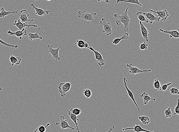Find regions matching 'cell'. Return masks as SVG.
Returning a JSON list of instances; mask_svg holds the SVG:
<instances>
[{
  "label": "cell",
  "mask_w": 179,
  "mask_h": 132,
  "mask_svg": "<svg viewBox=\"0 0 179 132\" xmlns=\"http://www.w3.org/2000/svg\"><path fill=\"white\" fill-rule=\"evenodd\" d=\"M128 8L127 7L124 12H122L120 15L117 14H114V16L115 18L117 19L116 23L117 25L120 26L121 24H123L124 25L123 31L125 33H126L128 31L130 23L131 21V20L130 19V16L128 15Z\"/></svg>",
  "instance_id": "obj_1"
},
{
  "label": "cell",
  "mask_w": 179,
  "mask_h": 132,
  "mask_svg": "<svg viewBox=\"0 0 179 132\" xmlns=\"http://www.w3.org/2000/svg\"><path fill=\"white\" fill-rule=\"evenodd\" d=\"M96 13H90L86 11L78 12V17L83 20L85 22H91L95 24H99L96 20L95 19L94 16H96Z\"/></svg>",
  "instance_id": "obj_2"
},
{
  "label": "cell",
  "mask_w": 179,
  "mask_h": 132,
  "mask_svg": "<svg viewBox=\"0 0 179 132\" xmlns=\"http://www.w3.org/2000/svg\"><path fill=\"white\" fill-rule=\"evenodd\" d=\"M71 88V83L70 82H60L59 84L58 89L61 97H65L67 93L69 91Z\"/></svg>",
  "instance_id": "obj_3"
},
{
  "label": "cell",
  "mask_w": 179,
  "mask_h": 132,
  "mask_svg": "<svg viewBox=\"0 0 179 132\" xmlns=\"http://www.w3.org/2000/svg\"><path fill=\"white\" fill-rule=\"evenodd\" d=\"M99 24H101L104 27L103 33H106L107 36H109L112 34L113 32L112 25L111 23L107 22L105 18H102Z\"/></svg>",
  "instance_id": "obj_4"
},
{
  "label": "cell",
  "mask_w": 179,
  "mask_h": 132,
  "mask_svg": "<svg viewBox=\"0 0 179 132\" xmlns=\"http://www.w3.org/2000/svg\"><path fill=\"white\" fill-rule=\"evenodd\" d=\"M126 67L129 69V73L131 74L132 76L141 73H150L152 71L151 69L141 70L137 67H133L132 63H128L126 64Z\"/></svg>",
  "instance_id": "obj_5"
},
{
  "label": "cell",
  "mask_w": 179,
  "mask_h": 132,
  "mask_svg": "<svg viewBox=\"0 0 179 132\" xmlns=\"http://www.w3.org/2000/svg\"><path fill=\"white\" fill-rule=\"evenodd\" d=\"M56 125L59 126L61 128V132H62L64 129H70L71 131L75 130V128L71 127L69 125L67 120L65 119V118L64 116H60V121L59 122H57L55 123Z\"/></svg>",
  "instance_id": "obj_6"
},
{
  "label": "cell",
  "mask_w": 179,
  "mask_h": 132,
  "mask_svg": "<svg viewBox=\"0 0 179 132\" xmlns=\"http://www.w3.org/2000/svg\"><path fill=\"white\" fill-rule=\"evenodd\" d=\"M61 47V46H60L57 48L54 49L51 44H49L47 46L49 52L50 53L55 61H60L61 60V59L60 58L59 55V51Z\"/></svg>",
  "instance_id": "obj_7"
},
{
  "label": "cell",
  "mask_w": 179,
  "mask_h": 132,
  "mask_svg": "<svg viewBox=\"0 0 179 132\" xmlns=\"http://www.w3.org/2000/svg\"><path fill=\"white\" fill-rule=\"evenodd\" d=\"M87 49H89L91 51L94 53L95 57L96 59L97 62H98V65L100 66H103L105 65V60L103 59L102 56L100 52H99L97 50H95L93 48L90 46H89Z\"/></svg>",
  "instance_id": "obj_8"
},
{
  "label": "cell",
  "mask_w": 179,
  "mask_h": 132,
  "mask_svg": "<svg viewBox=\"0 0 179 132\" xmlns=\"http://www.w3.org/2000/svg\"><path fill=\"white\" fill-rule=\"evenodd\" d=\"M149 12H150L154 13L157 14V17L159 18L160 20L161 21H165L168 16H169L168 11L166 10H164L161 11V10H157V11L149 9Z\"/></svg>",
  "instance_id": "obj_9"
},
{
  "label": "cell",
  "mask_w": 179,
  "mask_h": 132,
  "mask_svg": "<svg viewBox=\"0 0 179 132\" xmlns=\"http://www.w3.org/2000/svg\"><path fill=\"white\" fill-rule=\"evenodd\" d=\"M19 16V19L21 22L23 23H27L28 22H33L34 20L33 19H30L28 18L29 16V14L28 12L26 10H21L20 12L18 14Z\"/></svg>",
  "instance_id": "obj_10"
},
{
  "label": "cell",
  "mask_w": 179,
  "mask_h": 132,
  "mask_svg": "<svg viewBox=\"0 0 179 132\" xmlns=\"http://www.w3.org/2000/svg\"><path fill=\"white\" fill-rule=\"evenodd\" d=\"M7 33L10 36H15L20 39H22V37L27 36V31L25 28H24L22 30L17 31L15 32L11 31L9 29L7 32Z\"/></svg>",
  "instance_id": "obj_11"
},
{
  "label": "cell",
  "mask_w": 179,
  "mask_h": 132,
  "mask_svg": "<svg viewBox=\"0 0 179 132\" xmlns=\"http://www.w3.org/2000/svg\"><path fill=\"white\" fill-rule=\"evenodd\" d=\"M14 25L19 30L21 31L24 28H25L26 27L29 28L31 27H37L38 25L37 24H27V23H23L19 19L17 20H15L13 23Z\"/></svg>",
  "instance_id": "obj_12"
},
{
  "label": "cell",
  "mask_w": 179,
  "mask_h": 132,
  "mask_svg": "<svg viewBox=\"0 0 179 132\" xmlns=\"http://www.w3.org/2000/svg\"><path fill=\"white\" fill-rule=\"evenodd\" d=\"M123 83H124V88H125L127 92L128 95L130 97V98L131 99V100H132V101H133V103H135V105H136V107H137L138 110L139 111H140L139 108V107L138 105H137V103H136V101H135L133 93H132V92L131 91V90H130V89H129L128 88L127 86L128 80H127L126 78H123Z\"/></svg>",
  "instance_id": "obj_13"
},
{
  "label": "cell",
  "mask_w": 179,
  "mask_h": 132,
  "mask_svg": "<svg viewBox=\"0 0 179 132\" xmlns=\"http://www.w3.org/2000/svg\"><path fill=\"white\" fill-rule=\"evenodd\" d=\"M131 129H133L134 132H155L153 131H149V130L143 129L139 125V124L138 123H136V124L134 125L133 127H128V128H123L122 131H124L126 130H131Z\"/></svg>",
  "instance_id": "obj_14"
},
{
  "label": "cell",
  "mask_w": 179,
  "mask_h": 132,
  "mask_svg": "<svg viewBox=\"0 0 179 132\" xmlns=\"http://www.w3.org/2000/svg\"><path fill=\"white\" fill-rule=\"evenodd\" d=\"M160 31L162 33H165L168 34L169 35V37L170 38H179V33L177 30H169V28L167 30H164L163 28H161Z\"/></svg>",
  "instance_id": "obj_15"
},
{
  "label": "cell",
  "mask_w": 179,
  "mask_h": 132,
  "mask_svg": "<svg viewBox=\"0 0 179 132\" xmlns=\"http://www.w3.org/2000/svg\"><path fill=\"white\" fill-rule=\"evenodd\" d=\"M139 24L140 26L141 33L143 38L144 40H145L147 42H148L149 35V31L146 28L145 26L142 23V22H141V21H140Z\"/></svg>",
  "instance_id": "obj_16"
},
{
  "label": "cell",
  "mask_w": 179,
  "mask_h": 132,
  "mask_svg": "<svg viewBox=\"0 0 179 132\" xmlns=\"http://www.w3.org/2000/svg\"><path fill=\"white\" fill-rule=\"evenodd\" d=\"M31 5L33 9L35 10L36 15H38L39 16H42L44 15H48L49 13V10H43L40 8H38L33 3H31Z\"/></svg>",
  "instance_id": "obj_17"
},
{
  "label": "cell",
  "mask_w": 179,
  "mask_h": 132,
  "mask_svg": "<svg viewBox=\"0 0 179 132\" xmlns=\"http://www.w3.org/2000/svg\"><path fill=\"white\" fill-rule=\"evenodd\" d=\"M143 13L144 16H146L147 18H148L150 24H152L153 22H159L160 20L159 18L157 17V16H155L153 14H152L151 12Z\"/></svg>",
  "instance_id": "obj_18"
},
{
  "label": "cell",
  "mask_w": 179,
  "mask_h": 132,
  "mask_svg": "<svg viewBox=\"0 0 179 132\" xmlns=\"http://www.w3.org/2000/svg\"><path fill=\"white\" fill-rule=\"evenodd\" d=\"M141 97L142 98V99L143 100V103L146 105H147L149 104V101L153 100L154 101H156V99L155 98H152L150 97L148 93L146 92H144L141 95Z\"/></svg>",
  "instance_id": "obj_19"
},
{
  "label": "cell",
  "mask_w": 179,
  "mask_h": 132,
  "mask_svg": "<svg viewBox=\"0 0 179 132\" xmlns=\"http://www.w3.org/2000/svg\"><path fill=\"white\" fill-rule=\"evenodd\" d=\"M68 114L69 116H70V118L73 121L74 125L76 127L77 129V130L78 132H80V129H79V126H78L79 123L77 122V121H79V120L77 118V116L71 113L70 111H69L68 112Z\"/></svg>",
  "instance_id": "obj_20"
},
{
  "label": "cell",
  "mask_w": 179,
  "mask_h": 132,
  "mask_svg": "<svg viewBox=\"0 0 179 132\" xmlns=\"http://www.w3.org/2000/svg\"><path fill=\"white\" fill-rule=\"evenodd\" d=\"M9 59H10V62H11L12 66H14L15 65H18L20 64L21 62H22V59L20 58L14 56L12 53L11 54V55H10Z\"/></svg>",
  "instance_id": "obj_21"
},
{
  "label": "cell",
  "mask_w": 179,
  "mask_h": 132,
  "mask_svg": "<svg viewBox=\"0 0 179 132\" xmlns=\"http://www.w3.org/2000/svg\"><path fill=\"white\" fill-rule=\"evenodd\" d=\"M11 14H15L18 15V11L16 10L15 11H7L5 10L4 8L2 7L1 9V12H0V18H3L5 16H8Z\"/></svg>",
  "instance_id": "obj_22"
},
{
  "label": "cell",
  "mask_w": 179,
  "mask_h": 132,
  "mask_svg": "<svg viewBox=\"0 0 179 132\" xmlns=\"http://www.w3.org/2000/svg\"><path fill=\"white\" fill-rule=\"evenodd\" d=\"M40 29H41V27H39L37 31L35 33H29L28 34V36H29V39H30L31 41H32L33 39H42L43 38H42V36H40V35L38 34V32L40 30Z\"/></svg>",
  "instance_id": "obj_23"
},
{
  "label": "cell",
  "mask_w": 179,
  "mask_h": 132,
  "mask_svg": "<svg viewBox=\"0 0 179 132\" xmlns=\"http://www.w3.org/2000/svg\"><path fill=\"white\" fill-rule=\"evenodd\" d=\"M128 37L129 34L128 33H125L122 37H120V38H115V39H114L113 41H112V44L114 45L118 44L122 40H128Z\"/></svg>",
  "instance_id": "obj_24"
},
{
  "label": "cell",
  "mask_w": 179,
  "mask_h": 132,
  "mask_svg": "<svg viewBox=\"0 0 179 132\" xmlns=\"http://www.w3.org/2000/svg\"><path fill=\"white\" fill-rule=\"evenodd\" d=\"M127 2L132 4H135L138 5L140 6L141 7L142 6V5L139 3L138 0H117V3H120V2Z\"/></svg>",
  "instance_id": "obj_25"
},
{
  "label": "cell",
  "mask_w": 179,
  "mask_h": 132,
  "mask_svg": "<svg viewBox=\"0 0 179 132\" xmlns=\"http://www.w3.org/2000/svg\"><path fill=\"white\" fill-rule=\"evenodd\" d=\"M136 16L138 18V19L141 22H144L148 23H149V21L148 20L146 19L145 16L143 14V13L141 12H139L136 13Z\"/></svg>",
  "instance_id": "obj_26"
},
{
  "label": "cell",
  "mask_w": 179,
  "mask_h": 132,
  "mask_svg": "<svg viewBox=\"0 0 179 132\" xmlns=\"http://www.w3.org/2000/svg\"><path fill=\"white\" fill-rule=\"evenodd\" d=\"M139 120L144 125H148L150 122V119L148 116H140L139 117Z\"/></svg>",
  "instance_id": "obj_27"
},
{
  "label": "cell",
  "mask_w": 179,
  "mask_h": 132,
  "mask_svg": "<svg viewBox=\"0 0 179 132\" xmlns=\"http://www.w3.org/2000/svg\"><path fill=\"white\" fill-rule=\"evenodd\" d=\"M153 85L155 91L161 90V84L158 79L156 78L154 80Z\"/></svg>",
  "instance_id": "obj_28"
},
{
  "label": "cell",
  "mask_w": 179,
  "mask_h": 132,
  "mask_svg": "<svg viewBox=\"0 0 179 132\" xmlns=\"http://www.w3.org/2000/svg\"><path fill=\"white\" fill-rule=\"evenodd\" d=\"M0 43H1V44L8 47V48H14L16 49L18 46V45H15L10 44H9L7 43L6 42H4V41H2L1 39H0Z\"/></svg>",
  "instance_id": "obj_29"
},
{
  "label": "cell",
  "mask_w": 179,
  "mask_h": 132,
  "mask_svg": "<svg viewBox=\"0 0 179 132\" xmlns=\"http://www.w3.org/2000/svg\"><path fill=\"white\" fill-rule=\"evenodd\" d=\"M83 92L85 97L87 99L89 98L92 95V92L89 89H84L83 90Z\"/></svg>",
  "instance_id": "obj_30"
},
{
  "label": "cell",
  "mask_w": 179,
  "mask_h": 132,
  "mask_svg": "<svg viewBox=\"0 0 179 132\" xmlns=\"http://www.w3.org/2000/svg\"><path fill=\"white\" fill-rule=\"evenodd\" d=\"M170 92L172 95H179V89L178 87H172L170 89Z\"/></svg>",
  "instance_id": "obj_31"
},
{
  "label": "cell",
  "mask_w": 179,
  "mask_h": 132,
  "mask_svg": "<svg viewBox=\"0 0 179 132\" xmlns=\"http://www.w3.org/2000/svg\"><path fill=\"white\" fill-rule=\"evenodd\" d=\"M71 113L74 114L76 116H78L81 113V110L80 109L78 108H71L70 110Z\"/></svg>",
  "instance_id": "obj_32"
},
{
  "label": "cell",
  "mask_w": 179,
  "mask_h": 132,
  "mask_svg": "<svg viewBox=\"0 0 179 132\" xmlns=\"http://www.w3.org/2000/svg\"><path fill=\"white\" fill-rule=\"evenodd\" d=\"M85 41H83L81 40H78L75 42V44L77 45L80 48H84L85 47Z\"/></svg>",
  "instance_id": "obj_33"
},
{
  "label": "cell",
  "mask_w": 179,
  "mask_h": 132,
  "mask_svg": "<svg viewBox=\"0 0 179 132\" xmlns=\"http://www.w3.org/2000/svg\"><path fill=\"white\" fill-rule=\"evenodd\" d=\"M165 114L166 118H168L171 117L172 114L171 110L170 107H168L166 110H165Z\"/></svg>",
  "instance_id": "obj_34"
},
{
  "label": "cell",
  "mask_w": 179,
  "mask_h": 132,
  "mask_svg": "<svg viewBox=\"0 0 179 132\" xmlns=\"http://www.w3.org/2000/svg\"><path fill=\"white\" fill-rule=\"evenodd\" d=\"M148 44L146 42H144L141 44L139 48L141 50H147L148 49Z\"/></svg>",
  "instance_id": "obj_35"
},
{
  "label": "cell",
  "mask_w": 179,
  "mask_h": 132,
  "mask_svg": "<svg viewBox=\"0 0 179 132\" xmlns=\"http://www.w3.org/2000/svg\"><path fill=\"white\" fill-rule=\"evenodd\" d=\"M50 125V124L49 123H47V125L45 126H41L39 127V128H38V130L40 132H45L46 131V128L49 126Z\"/></svg>",
  "instance_id": "obj_36"
},
{
  "label": "cell",
  "mask_w": 179,
  "mask_h": 132,
  "mask_svg": "<svg viewBox=\"0 0 179 132\" xmlns=\"http://www.w3.org/2000/svg\"><path fill=\"white\" fill-rule=\"evenodd\" d=\"M171 84V82H169V83L163 84V85L161 86V90L163 91H166L168 87Z\"/></svg>",
  "instance_id": "obj_37"
},
{
  "label": "cell",
  "mask_w": 179,
  "mask_h": 132,
  "mask_svg": "<svg viewBox=\"0 0 179 132\" xmlns=\"http://www.w3.org/2000/svg\"><path fill=\"white\" fill-rule=\"evenodd\" d=\"M179 99H178L177 100V105L176 106L175 108V113H174V115H179Z\"/></svg>",
  "instance_id": "obj_38"
},
{
  "label": "cell",
  "mask_w": 179,
  "mask_h": 132,
  "mask_svg": "<svg viewBox=\"0 0 179 132\" xmlns=\"http://www.w3.org/2000/svg\"><path fill=\"white\" fill-rule=\"evenodd\" d=\"M115 126L114 125H113V126L112 127H111V128H110L109 129V130H108V131L105 132H111L113 130V129H114V128H115Z\"/></svg>",
  "instance_id": "obj_39"
},
{
  "label": "cell",
  "mask_w": 179,
  "mask_h": 132,
  "mask_svg": "<svg viewBox=\"0 0 179 132\" xmlns=\"http://www.w3.org/2000/svg\"><path fill=\"white\" fill-rule=\"evenodd\" d=\"M98 2H100L101 1H104L105 3H110L109 0H98Z\"/></svg>",
  "instance_id": "obj_40"
},
{
  "label": "cell",
  "mask_w": 179,
  "mask_h": 132,
  "mask_svg": "<svg viewBox=\"0 0 179 132\" xmlns=\"http://www.w3.org/2000/svg\"><path fill=\"white\" fill-rule=\"evenodd\" d=\"M89 44L87 43V42H85V47L84 48H87L89 46Z\"/></svg>",
  "instance_id": "obj_41"
},
{
  "label": "cell",
  "mask_w": 179,
  "mask_h": 132,
  "mask_svg": "<svg viewBox=\"0 0 179 132\" xmlns=\"http://www.w3.org/2000/svg\"><path fill=\"white\" fill-rule=\"evenodd\" d=\"M34 132H40L38 130V129L37 128V129H36L35 131H34Z\"/></svg>",
  "instance_id": "obj_42"
},
{
  "label": "cell",
  "mask_w": 179,
  "mask_h": 132,
  "mask_svg": "<svg viewBox=\"0 0 179 132\" xmlns=\"http://www.w3.org/2000/svg\"><path fill=\"white\" fill-rule=\"evenodd\" d=\"M2 88H1V87H0V91H2Z\"/></svg>",
  "instance_id": "obj_43"
},
{
  "label": "cell",
  "mask_w": 179,
  "mask_h": 132,
  "mask_svg": "<svg viewBox=\"0 0 179 132\" xmlns=\"http://www.w3.org/2000/svg\"><path fill=\"white\" fill-rule=\"evenodd\" d=\"M46 1H51V0H46Z\"/></svg>",
  "instance_id": "obj_44"
},
{
  "label": "cell",
  "mask_w": 179,
  "mask_h": 132,
  "mask_svg": "<svg viewBox=\"0 0 179 132\" xmlns=\"http://www.w3.org/2000/svg\"><path fill=\"white\" fill-rule=\"evenodd\" d=\"M35 1H39V0H34Z\"/></svg>",
  "instance_id": "obj_45"
}]
</instances>
